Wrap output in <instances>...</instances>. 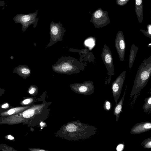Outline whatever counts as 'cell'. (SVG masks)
Segmentation results:
<instances>
[{"mask_svg":"<svg viewBox=\"0 0 151 151\" xmlns=\"http://www.w3.org/2000/svg\"><path fill=\"white\" fill-rule=\"evenodd\" d=\"M151 75V55L142 62L138 69L130 97L139 93L147 84Z\"/></svg>","mask_w":151,"mask_h":151,"instance_id":"6da1fadb","label":"cell"},{"mask_svg":"<svg viewBox=\"0 0 151 151\" xmlns=\"http://www.w3.org/2000/svg\"><path fill=\"white\" fill-rule=\"evenodd\" d=\"M90 22L93 23L95 28L99 29L107 25L110 22L108 12L99 8L91 14Z\"/></svg>","mask_w":151,"mask_h":151,"instance_id":"7a4b0ae2","label":"cell"},{"mask_svg":"<svg viewBox=\"0 0 151 151\" xmlns=\"http://www.w3.org/2000/svg\"><path fill=\"white\" fill-rule=\"evenodd\" d=\"M101 57L107 70V73L110 76L114 75V62L111 51L106 44H104L102 49Z\"/></svg>","mask_w":151,"mask_h":151,"instance_id":"3957f363","label":"cell"},{"mask_svg":"<svg viewBox=\"0 0 151 151\" xmlns=\"http://www.w3.org/2000/svg\"><path fill=\"white\" fill-rule=\"evenodd\" d=\"M126 75V70L123 71L113 82L111 88L113 96L116 104L119 99L123 86Z\"/></svg>","mask_w":151,"mask_h":151,"instance_id":"277c9868","label":"cell"},{"mask_svg":"<svg viewBox=\"0 0 151 151\" xmlns=\"http://www.w3.org/2000/svg\"><path fill=\"white\" fill-rule=\"evenodd\" d=\"M115 45L120 60L123 61L125 58L126 43L124 36L121 30L119 31L116 35Z\"/></svg>","mask_w":151,"mask_h":151,"instance_id":"5b68a950","label":"cell"},{"mask_svg":"<svg viewBox=\"0 0 151 151\" xmlns=\"http://www.w3.org/2000/svg\"><path fill=\"white\" fill-rule=\"evenodd\" d=\"M151 129L150 122H143L135 124L132 128L130 133L132 134H138L148 131Z\"/></svg>","mask_w":151,"mask_h":151,"instance_id":"8992f818","label":"cell"},{"mask_svg":"<svg viewBox=\"0 0 151 151\" xmlns=\"http://www.w3.org/2000/svg\"><path fill=\"white\" fill-rule=\"evenodd\" d=\"M135 11L139 23L142 22L143 19V9L142 0H135Z\"/></svg>","mask_w":151,"mask_h":151,"instance_id":"52a82bcc","label":"cell"},{"mask_svg":"<svg viewBox=\"0 0 151 151\" xmlns=\"http://www.w3.org/2000/svg\"><path fill=\"white\" fill-rule=\"evenodd\" d=\"M138 50V47L134 44L133 43L132 45L129 52V69H131L133 66Z\"/></svg>","mask_w":151,"mask_h":151,"instance_id":"ba28073f","label":"cell"},{"mask_svg":"<svg viewBox=\"0 0 151 151\" xmlns=\"http://www.w3.org/2000/svg\"><path fill=\"white\" fill-rule=\"evenodd\" d=\"M127 87V86H126L123 95L122 99L118 103L116 104L114 108L113 114L114 115L116 116V122L118 121L121 112L122 111L123 105V103L124 100V96L126 92Z\"/></svg>","mask_w":151,"mask_h":151,"instance_id":"9c48e42d","label":"cell"},{"mask_svg":"<svg viewBox=\"0 0 151 151\" xmlns=\"http://www.w3.org/2000/svg\"><path fill=\"white\" fill-rule=\"evenodd\" d=\"M145 103L143 106L142 108L144 111L147 113L151 111V96L146 98L145 100Z\"/></svg>","mask_w":151,"mask_h":151,"instance_id":"30bf717a","label":"cell"},{"mask_svg":"<svg viewBox=\"0 0 151 151\" xmlns=\"http://www.w3.org/2000/svg\"><path fill=\"white\" fill-rule=\"evenodd\" d=\"M17 72L19 75L22 76H26L29 74L30 73V70L26 67H19L16 68Z\"/></svg>","mask_w":151,"mask_h":151,"instance_id":"8fae6325","label":"cell"},{"mask_svg":"<svg viewBox=\"0 0 151 151\" xmlns=\"http://www.w3.org/2000/svg\"><path fill=\"white\" fill-rule=\"evenodd\" d=\"M147 30H145L143 29H140L143 34L146 37L151 39V24H149L147 25Z\"/></svg>","mask_w":151,"mask_h":151,"instance_id":"7c38bea8","label":"cell"},{"mask_svg":"<svg viewBox=\"0 0 151 151\" xmlns=\"http://www.w3.org/2000/svg\"><path fill=\"white\" fill-rule=\"evenodd\" d=\"M141 145L145 148H151V137H149L145 139L143 141Z\"/></svg>","mask_w":151,"mask_h":151,"instance_id":"4fadbf2b","label":"cell"},{"mask_svg":"<svg viewBox=\"0 0 151 151\" xmlns=\"http://www.w3.org/2000/svg\"><path fill=\"white\" fill-rule=\"evenodd\" d=\"M34 114V111L32 109H29L25 111L23 113V116L25 118H29Z\"/></svg>","mask_w":151,"mask_h":151,"instance_id":"5bb4252c","label":"cell"},{"mask_svg":"<svg viewBox=\"0 0 151 151\" xmlns=\"http://www.w3.org/2000/svg\"><path fill=\"white\" fill-rule=\"evenodd\" d=\"M66 129L67 131L70 132H72L76 130V127L74 124H71L67 126Z\"/></svg>","mask_w":151,"mask_h":151,"instance_id":"9a60e30c","label":"cell"},{"mask_svg":"<svg viewBox=\"0 0 151 151\" xmlns=\"http://www.w3.org/2000/svg\"><path fill=\"white\" fill-rule=\"evenodd\" d=\"M103 107L106 111H109L111 109V104L109 101L106 100L104 104Z\"/></svg>","mask_w":151,"mask_h":151,"instance_id":"2e32d148","label":"cell"},{"mask_svg":"<svg viewBox=\"0 0 151 151\" xmlns=\"http://www.w3.org/2000/svg\"><path fill=\"white\" fill-rule=\"evenodd\" d=\"M129 0H116V4L119 6H122L126 4Z\"/></svg>","mask_w":151,"mask_h":151,"instance_id":"e0dca14e","label":"cell"},{"mask_svg":"<svg viewBox=\"0 0 151 151\" xmlns=\"http://www.w3.org/2000/svg\"><path fill=\"white\" fill-rule=\"evenodd\" d=\"M85 44L87 46L91 47L93 45L94 42L91 39H87L85 42Z\"/></svg>","mask_w":151,"mask_h":151,"instance_id":"ac0fdd59","label":"cell"},{"mask_svg":"<svg viewBox=\"0 0 151 151\" xmlns=\"http://www.w3.org/2000/svg\"><path fill=\"white\" fill-rule=\"evenodd\" d=\"M94 86L93 85L88 87L86 86H81L79 88V90L81 92H86L88 90V87Z\"/></svg>","mask_w":151,"mask_h":151,"instance_id":"d6986e66","label":"cell"},{"mask_svg":"<svg viewBox=\"0 0 151 151\" xmlns=\"http://www.w3.org/2000/svg\"><path fill=\"white\" fill-rule=\"evenodd\" d=\"M72 68V66L68 64H65L63 66V70L65 72H66L68 70H70Z\"/></svg>","mask_w":151,"mask_h":151,"instance_id":"ffe728a7","label":"cell"},{"mask_svg":"<svg viewBox=\"0 0 151 151\" xmlns=\"http://www.w3.org/2000/svg\"><path fill=\"white\" fill-rule=\"evenodd\" d=\"M124 145L122 144H119L116 147V150L118 151H121L123 150Z\"/></svg>","mask_w":151,"mask_h":151,"instance_id":"44dd1931","label":"cell"},{"mask_svg":"<svg viewBox=\"0 0 151 151\" xmlns=\"http://www.w3.org/2000/svg\"><path fill=\"white\" fill-rule=\"evenodd\" d=\"M15 110L14 109H11L8 111V114L9 115H11L14 113Z\"/></svg>","mask_w":151,"mask_h":151,"instance_id":"7402d4cb","label":"cell"},{"mask_svg":"<svg viewBox=\"0 0 151 151\" xmlns=\"http://www.w3.org/2000/svg\"><path fill=\"white\" fill-rule=\"evenodd\" d=\"M30 102V100L29 99H26L24 100L23 101V103L24 104H28Z\"/></svg>","mask_w":151,"mask_h":151,"instance_id":"603a6c76","label":"cell"},{"mask_svg":"<svg viewBox=\"0 0 151 151\" xmlns=\"http://www.w3.org/2000/svg\"><path fill=\"white\" fill-rule=\"evenodd\" d=\"M35 88H32L29 91V92L30 94H32L34 93L35 91Z\"/></svg>","mask_w":151,"mask_h":151,"instance_id":"cb8c5ba5","label":"cell"},{"mask_svg":"<svg viewBox=\"0 0 151 151\" xmlns=\"http://www.w3.org/2000/svg\"><path fill=\"white\" fill-rule=\"evenodd\" d=\"M8 107H9V104H7V103L3 105L2 106V108H7Z\"/></svg>","mask_w":151,"mask_h":151,"instance_id":"d4e9b609","label":"cell"},{"mask_svg":"<svg viewBox=\"0 0 151 151\" xmlns=\"http://www.w3.org/2000/svg\"><path fill=\"white\" fill-rule=\"evenodd\" d=\"M8 138L9 139H11V140H12V139H14V138L12 136H11V135H9L8 136Z\"/></svg>","mask_w":151,"mask_h":151,"instance_id":"484cf974","label":"cell"},{"mask_svg":"<svg viewBox=\"0 0 151 151\" xmlns=\"http://www.w3.org/2000/svg\"><path fill=\"white\" fill-rule=\"evenodd\" d=\"M40 124L41 125V126H43V123H42V122H41L40 123Z\"/></svg>","mask_w":151,"mask_h":151,"instance_id":"4316f807","label":"cell"}]
</instances>
